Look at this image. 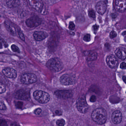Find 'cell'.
<instances>
[{
    "label": "cell",
    "mask_w": 126,
    "mask_h": 126,
    "mask_svg": "<svg viewBox=\"0 0 126 126\" xmlns=\"http://www.w3.org/2000/svg\"><path fill=\"white\" fill-rule=\"evenodd\" d=\"M91 118L97 124L99 125L104 124L107 121V112L105 109L102 108L96 109L92 113Z\"/></svg>",
    "instance_id": "cell-1"
},
{
    "label": "cell",
    "mask_w": 126,
    "mask_h": 126,
    "mask_svg": "<svg viewBox=\"0 0 126 126\" xmlns=\"http://www.w3.org/2000/svg\"><path fill=\"white\" fill-rule=\"evenodd\" d=\"M46 66L53 72H58L63 67L62 62L57 58H53L49 60L46 63Z\"/></svg>",
    "instance_id": "cell-2"
},
{
    "label": "cell",
    "mask_w": 126,
    "mask_h": 126,
    "mask_svg": "<svg viewBox=\"0 0 126 126\" xmlns=\"http://www.w3.org/2000/svg\"><path fill=\"white\" fill-rule=\"evenodd\" d=\"M33 96L37 101L41 104H46L50 99L49 94L46 92L42 91L37 90L34 91Z\"/></svg>",
    "instance_id": "cell-3"
},
{
    "label": "cell",
    "mask_w": 126,
    "mask_h": 126,
    "mask_svg": "<svg viewBox=\"0 0 126 126\" xmlns=\"http://www.w3.org/2000/svg\"><path fill=\"white\" fill-rule=\"evenodd\" d=\"M76 106L77 110L80 112L82 113L87 112L88 106L84 96H81L78 98L77 101Z\"/></svg>",
    "instance_id": "cell-4"
},
{
    "label": "cell",
    "mask_w": 126,
    "mask_h": 126,
    "mask_svg": "<svg viewBox=\"0 0 126 126\" xmlns=\"http://www.w3.org/2000/svg\"><path fill=\"white\" fill-rule=\"evenodd\" d=\"M60 80L61 84L64 85H73L76 82L75 77L72 74H64L61 76Z\"/></svg>",
    "instance_id": "cell-5"
},
{
    "label": "cell",
    "mask_w": 126,
    "mask_h": 126,
    "mask_svg": "<svg viewBox=\"0 0 126 126\" xmlns=\"http://www.w3.org/2000/svg\"><path fill=\"white\" fill-rule=\"evenodd\" d=\"M37 77L36 75L31 73H27L23 74L21 77V81L23 84H29L36 82Z\"/></svg>",
    "instance_id": "cell-6"
},
{
    "label": "cell",
    "mask_w": 126,
    "mask_h": 126,
    "mask_svg": "<svg viewBox=\"0 0 126 126\" xmlns=\"http://www.w3.org/2000/svg\"><path fill=\"white\" fill-rule=\"evenodd\" d=\"M26 23V25L29 28H35L41 24L42 20L37 16H33L27 19Z\"/></svg>",
    "instance_id": "cell-7"
},
{
    "label": "cell",
    "mask_w": 126,
    "mask_h": 126,
    "mask_svg": "<svg viewBox=\"0 0 126 126\" xmlns=\"http://www.w3.org/2000/svg\"><path fill=\"white\" fill-rule=\"evenodd\" d=\"M54 94L60 98L68 99L72 97L73 93L71 91L68 90H60L54 92Z\"/></svg>",
    "instance_id": "cell-8"
},
{
    "label": "cell",
    "mask_w": 126,
    "mask_h": 126,
    "mask_svg": "<svg viewBox=\"0 0 126 126\" xmlns=\"http://www.w3.org/2000/svg\"><path fill=\"white\" fill-rule=\"evenodd\" d=\"M15 97L21 100H29L31 98L30 92L27 90H19L16 93Z\"/></svg>",
    "instance_id": "cell-9"
},
{
    "label": "cell",
    "mask_w": 126,
    "mask_h": 126,
    "mask_svg": "<svg viewBox=\"0 0 126 126\" xmlns=\"http://www.w3.org/2000/svg\"><path fill=\"white\" fill-rule=\"evenodd\" d=\"M3 74L6 77L10 79H15L17 76V71L11 68H6L2 71Z\"/></svg>",
    "instance_id": "cell-10"
},
{
    "label": "cell",
    "mask_w": 126,
    "mask_h": 126,
    "mask_svg": "<svg viewBox=\"0 0 126 126\" xmlns=\"http://www.w3.org/2000/svg\"><path fill=\"white\" fill-rule=\"evenodd\" d=\"M106 62L108 66L111 68H115L118 66V62L115 56L110 55L107 57Z\"/></svg>",
    "instance_id": "cell-11"
},
{
    "label": "cell",
    "mask_w": 126,
    "mask_h": 126,
    "mask_svg": "<svg viewBox=\"0 0 126 126\" xmlns=\"http://www.w3.org/2000/svg\"><path fill=\"white\" fill-rule=\"evenodd\" d=\"M115 9L119 12H124L126 10V0H118L115 2Z\"/></svg>",
    "instance_id": "cell-12"
},
{
    "label": "cell",
    "mask_w": 126,
    "mask_h": 126,
    "mask_svg": "<svg viewBox=\"0 0 126 126\" xmlns=\"http://www.w3.org/2000/svg\"><path fill=\"white\" fill-rule=\"evenodd\" d=\"M29 2L31 6L39 12H41L43 10L44 4L42 1L30 0L29 1Z\"/></svg>",
    "instance_id": "cell-13"
},
{
    "label": "cell",
    "mask_w": 126,
    "mask_h": 126,
    "mask_svg": "<svg viewBox=\"0 0 126 126\" xmlns=\"http://www.w3.org/2000/svg\"><path fill=\"white\" fill-rule=\"evenodd\" d=\"M112 120L115 124H118L121 122L122 115L119 110H116L113 112L112 115Z\"/></svg>",
    "instance_id": "cell-14"
},
{
    "label": "cell",
    "mask_w": 126,
    "mask_h": 126,
    "mask_svg": "<svg viewBox=\"0 0 126 126\" xmlns=\"http://www.w3.org/2000/svg\"><path fill=\"white\" fill-rule=\"evenodd\" d=\"M96 9L97 12L101 15L104 14L107 9V4L105 1H100L96 4Z\"/></svg>",
    "instance_id": "cell-15"
},
{
    "label": "cell",
    "mask_w": 126,
    "mask_h": 126,
    "mask_svg": "<svg viewBox=\"0 0 126 126\" xmlns=\"http://www.w3.org/2000/svg\"><path fill=\"white\" fill-rule=\"evenodd\" d=\"M47 36L48 34L46 32L42 31H37L33 33L34 39L37 41H42L45 39Z\"/></svg>",
    "instance_id": "cell-16"
},
{
    "label": "cell",
    "mask_w": 126,
    "mask_h": 126,
    "mask_svg": "<svg viewBox=\"0 0 126 126\" xmlns=\"http://www.w3.org/2000/svg\"><path fill=\"white\" fill-rule=\"evenodd\" d=\"M115 54L118 58L124 60L126 58V49L123 47H119L115 51Z\"/></svg>",
    "instance_id": "cell-17"
},
{
    "label": "cell",
    "mask_w": 126,
    "mask_h": 126,
    "mask_svg": "<svg viewBox=\"0 0 126 126\" xmlns=\"http://www.w3.org/2000/svg\"><path fill=\"white\" fill-rule=\"evenodd\" d=\"M97 53L95 52H90L87 55V59L89 61H94L97 59Z\"/></svg>",
    "instance_id": "cell-18"
},
{
    "label": "cell",
    "mask_w": 126,
    "mask_h": 126,
    "mask_svg": "<svg viewBox=\"0 0 126 126\" xmlns=\"http://www.w3.org/2000/svg\"><path fill=\"white\" fill-rule=\"evenodd\" d=\"M6 28L7 29V30L11 34H12L14 35L16 34V31L14 27L10 25L8 23H5Z\"/></svg>",
    "instance_id": "cell-19"
},
{
    "label": "cell",
    "mask_w": 126,
    "mask_h": 126,
    "mask_svg": "<svg viewBox=\"0 0 126 126\" xmlns=\"http://www.w3.org/2000/svg\"><path fill=\"white\" fill-rule=\"evenodd\" d=\"M65 124V121L63 119H58L56 122V124L57 126H64Z\"/></svg>",
    "instance_id": "cell-20"
},
{
    "label": "cell",
    "mask_w": 126,
    "mask_h": 126,
    "mask_svg": "<svg viewBox=\"0 0 126 126\" xmlns=\"http://www.w3.org/2000/svg\"><path fill=\"white\" fill-rule=\"evenodd\" d=\"M88 16L90 17L93 19H95V12L93 9H90L88 11Z\"/></svg>",
    "instance_id": "cell-21"
},
{
    "label": "cell",
    "mask_w": 126,
    "mask_h": 126,
    "mask_svg": "<svg viewBox=\"0 0 126 126\" xmlns=\"http://www.w3.org/2000/svg\"><path fill=\"white\" fill-rule=\"evenodd\" d=\"M11 48L12 50L14 52H17V53H20V50L19 48L16 45H13L11 46Z\"/></svg>",
    "instance_id": "cell-22"
},
{
    "label": "cell",
    "mask_w": 126,
    "mask_h": 126,
    "mask_svg": "<svg viewBox=\"0 0 126 126\" xmlns=\"http://www.w3.org/2000/svg\"><path fill=\"white\" fill-rule=\"evenodd\" d=\"M83 40L86 42H89L91 40L90 35L89 34H87L84 36Z\"/></svg>",
    "instance_id": "cell-23"
},
{
    "label": "cell",
    "mask_w": 126,
    "mask_h": 126,
    "mask_svg": "<svg viewBox=\"0 0 126 126\" xmlns=\"http://www.w3.org/2000/svg\"><path fill=\"white\" fill-rule=\"evenodd\" d=\"M69 29L70 30H74L75 28V25L74 23L73 22H70L69 23V26H68Z\"/></svg>",
    "instance_id": "cell-24"
},
{
    "label": "cell",
    "mask_w": 126,
    "mask_h": 126,
    "mask_svg": "<svg viewBox=\"0 0 126 126\" xmlns=\"http://www.w3.org/2000/svg\"><path fill=\"white\" fill-rule=\"evenodd\" d=\"M110 36L111 39H113L117 36V33L114 31H112L110 33Z\"/></svg>",
    "instance_id": "cell-25"
},
{
    "label": "cell",
    "mask_w": 126,
    "mask_h": 126,
    "mask_svg": "<svg viewBox=\"0 0 126 126\" xmlns=\"http://www.w3.org/2000/svg\"><path fill=\"white\" fill-rule=\"evenodd\" d=\"M0 93L1 94H2L5 92L6 90V88L5 87L4 85L1 84H0Z\"/></svg>",
    "instance_id": "cell-26"
},
{
    "label": "cell",
    "mask_w": 126,
    "mask_h": 126,
    "mask_svg": "<svg viewBox=\"0 0 126 126\" xmlns=\"http://www.w3.org/2000/svg\"><path fill=\"white\" fill-rule=\"evenodd\" d=\"M18 34H19V36L20 37V39L22 40L25 41V37L24 36V34H23L20 31H18Z\"/></svg>",
    "instance_id": "cell-27"
},
{
    "label": "cell",
    "mask_w": 126,
    "mask_h": 126,
    "mask_svg": "<svg viewBox=\"0 0 126 126\" xmlns=\"http://www.w3.org/2000/svg\"><path fill=\"white\" fill-rule=\"evenodd\" d=\"M0 109L1 110H4L6 109V106L5 105L4 103L2 102H0Z\"/></svg>",
    "instance_id": "cell-28"
},
{
    "label": "cell",
    "mask_w": 126,
    "mask_h": 126,
    "mask_svg": "<svg viewBox=\"0 0 126 126\" xmlns=\"http://www.w3.org/2000/svg\"><path fill=\"white\" fill-rule=\"evenodd\" d=\"M41 112H42V109L41 108H38L34 110V112L36 115H39L41 113Z\"/></svg>",
    "instance_id": "cell-29"
},
{
    "label": "cell",
    "mask_w": 126,
    "mask_h": 126,
    "mask_svg": "<svg viewBox=\"0 0 126 126\" xmlns=\"http://www.w3.org/2000/svg\"><path fill=\"white\" fill-rule=\"evenodd\" d=\"M96 97L95 96L93 95L91 96V97L90 98V101L91 102H94L96 101Z\"/></svg>",
    "instance_id": "cell-30"
},
{
    "label": "cell",
    "mask_w": 126,
    "mask_h": 126,
    "mask_svg": "<svg viewBox=\"0 0 126 126\" xmlns=\"http://www.w3.org/2000/svg\"><path fill=\"white\" fill-rule=\"evenodd\" d=\"M1 43L2 45H3L5 47H7L8 46V45L7 43H6L4 40L2 39H1V43Z\"/></svg>",
    "instance_id": "cell-31"
},
{
    "label": "cell",
    "mask_w": 126,
    "mask_h": 126,
    "mask_svg": "<svg viewBox=\"0 0 126 126\" xmlns=\"http://www.w3.org/2000/svg\"><path fill=\"white\" fill-rule=\"evenodd\" d=\"M120 68L121 69H126V63L125 62H122L120 65Z\"/></svg>",
    "instance_id": "cell-32"
},
{
    "label": "cell",
    "mask_w": 126,
    "mask_h": 126,
    "mask_svg": "<svg viewBox=\"0 0 126 126\" xmlns=\"http://www.w3.org/2000/svg\"><path fill=\"white\" fill-rule=\"evenodd\" d=\"M93 29L94 31L96 32L98 31L99 28V26L98 25H95L93 26Z\"/></svg>",
    "instance_id": "cell-33"
},
{
    "label": "cell",
    "mask_w": 126,
    "mask_h": 126,
    "mask_svg": "<svg viewBox=\"0 0 126 126\" xmlns=\"http://www.w3.org/2000/svg\"><path fill=\"white\" fill-rule=\"evenodd\" d=\"M17 105V107L21 108L22 107V105H23V103L22 102H18Z\"/></svg>",
    "instance_id": "cell-34"
},
{
    "label": "cell",
    "mask_w": 126,
    "mask_h": 126,
    "mask_svg": "<svg viewBox=\"0 0 126 126\" xmlns=\"http://www.w3.org/2000/svg\"><path fill=\"white\" fill-rule=\"evenodd\" d=\"M56 114L57 115H62V113L61 111H60V110H56Z\"/></svg>",
    "instance_id": "cell-35"
},
{
    "label": "cell",
    "mask_w": 126,
    "mask_h": 126,
    "mask_svg": "<svg viewBox=\"0 0 126 126\" xmlns=\"http://www.w3.org/2000/svg\"><path fill=\"white\" fill-rule=\"evenodd\" d=\"M122 35L124 37L125 39H126V31L122 33Z\"/></svg>",
    "instance_id": "cell-36"
},
{
    "label": "cell",
    "mask_w": 126,
    "mask_h": 126,
    "mask_svg": "<svg viewBox=\"0 0 126 126\" xmlns=\"http://www.w3.org/2000/svg\"><path fill=\"white\" fill-rule=\"evenodd\" d=\"M122 79H123V81L126 84V77L125 76H124L122 77Z\"/></svg>",
    "instance_id": "cell-37"
},
{
    "label": "cell",
    "mask_w": 126,
    "mask_h": 126,
    "mask_svg": "<svg viewBox=\"0 0 126 126\" xmlns=\"http://www.w3.org/2000/svg\"></svg>",
    "instance_id": "cell-38"
}]
</instances>
